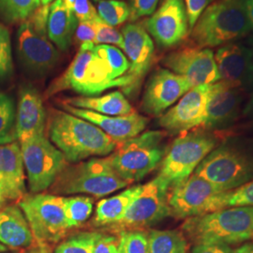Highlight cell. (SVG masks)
Returning <instances> with one entry per match:
<instances>
[{"label": "cell", "mask_w": 253, "mask_h": 253, "mask_svg": "<svg viewBox=\"0 0 253 253\" xmlns=\"http://www.w3.org/2000/svg\"><path fill=\"white\" fill-rule=\"evenodd\" d=\"M49 135L52 143L70 163L106 156L115 150L118 144L100 127L65 112L54 114L49 126Z\"/></svg>", "instance_id": "6da1fadb"}, {"label": "cell", "mask_w": 253, "mask_h": 253, "mask_svg": "<svg viewBox=\"0 0 253 253\" xmlns=\"http://www.w3.org/2000/svg\"><path fill=\"white\" fill-rule=\"evenodd\" d=\"M194 245L239 244L253 240V207L220 209L189 217L182 225Z\"/></svg>", "instance_id": "7a4b0ae2"}, {"label": "cell", "mask_w": 253, "mask_h": 253, "mask_svg": "<svg viewBox=\"0 0 253 253\" xmlns=\"http://www.w3.org/2000/svg\"><path fill=\"white\" fill-rule=\"evenodd\" d=\"M93 42H85L73 58L65 73L48 88V94L59 91H75L84 96H93L113 87H123L128 90L131 81L127 75L119 80L113 78L106 60L95 50Z\"/></svg>", "instance_id": "3957f363"}, {"label": "cell", "mask_w": 253, "mask_h": 253, "mask_svg": "<svg viewBox=\"0 0 253 253\" xmlns=\"http://www.w3.org/2000/svg\"><path fill=\"white\" fill-rule=\"evenodd\" d=\"M251 29L242 0H217L202 13L191 37L197 46L208 48L227 44Z\"/></svg>", "instance_id": "277c9868"}, {"label": "cell", "mask_w": 253, "mask_h": 253, "mask_svg": "<svg viewBox=\"0 0 253 253\" xmlns=\"http://www.w3.org/2000/svg\"><path fill=\"white\" fill-rule=\"evenodd\" d=\"M164 135L162 130H149L117 144L109 159L118 175L129 184L155 170L167 152Z\"/></svg>", "instance_id": "5b68a950"}, {"label": "cell", "mask_w": 253, "mask_h": 253, "mask_svg": "<svg viewBox=\"0 0 253 253\" xmlns=\"http://www.w3.org/2000/svg\"><path fill=\"white\" fill-rule=\"evenodd\" d=\"M49 5H41L29 18L21 23L16 36L17 55L28 73L43 76L59 60L47 31Z\"/></svg>", "instance_id": "8992f818"}, {"label": "cell", "mask_w": 253, "mask_h": 253, "mask_svg": "<svg viewBox=\"0 0 253 253\" xmlns=\"http://www.w3.org/2000/svg\"><path fill=\"white\" fill-rule=\"evenodd\" d=\"M127 185L128 183L115 171L109 157L92 158L86 162L65 168L54 182L53 190L59 194L85 193L102 197Z\"/></svg>", "instance_id": "52a82bcc"}, {"label": "cell", "mask_w": 253, "mask_h": 253, "mask_svg": "<svg viewBox=\"0 0 253 253\" xmlns=\"http://www.w3.org/2000/svg\"><path fill=\"white\" fill-rule=\"evenodd\" d=\"M216 145L217 138L206 131L182 133L165 154L159 176L166 181L170 188L175 186L188 178Z\"/></svg>", "instance_id": "ba28073f"}, {"label": "cell", "mask_w": 253, "mask_h": 253, "mask_svg": "<svg viewBox=\"0 0 253 253\" xmlns=\"http://www.w3.org/2000/svg\"><path fill=\"white\" fill-rule=\"evenodd\" d=\"M194 173L222 191L234 190L253 179V159L231 145L212 150L202 161Z\"/></svg>", "instance_id": "9c48e42d"}, {"label": "cell", "mask_w": 253, "mask_h": 253, "mask_svg": "<svg viewBox=\"0 0 253 253\" xmlns=\"http://www.w3.org/2000/svg\"><path fill=\"white\" fill-rule=\"evenodd\" d=\"M19 207L25 214L33 237L39 244L55 243L69 230L64 211V197L33 193L24 196Z\"/></svg>", "instance_id": "30bf717a"}, {"label": "cell", "mask_w": 253, "mask_h": 253, "mask_svg": "<svg viewBox=\"0 0 253 253\" xmlns=\"http://www.w3.org/2000/svg\"><path fill=\"white\" fill-rule=\"evenodd\" d=\"M19 145L30 191L41 193L53 186L66 168L67 161L62 152L44 134Z\"/></svg>", "instance_id": "8fae6325"}, {"label": "cell", "mask_w": 253, "mask_h": 253, "mask_svg": "<svg viewBox=\"0 0 253 253\" xmlns=\"http://www.w3.org/2000/svg\"><path fill=\"white\" fill-rule=\"evenodd\" d=\"M170 186L161 176L144 185L140 195L127 209L124 217L112 225L115 229L138 230L160 222L168 216L171 210L168 204Z\"/></svg>", "instance_id": "7c38bea8"}, {"label": "cell", "mask_w": 253, "mask_h": 253, "mask_svg": "<svg viewBox=\"0 0 253 253\" xmlns=\"http://www.w3.org/2000/svg\"><path fill=\"white\" fill-rule=\"evenodd\" d=\"M163 64L172 73L185 77L194 86L220 81L213 51L199 46H185L167 54Z\"/></svg>", "instance_id": "4fadbf2b"}, {"label": "cell", "mask_w": 253, "mask_h": 253, "mask_svg": "<svg viewBox=\"0 0 253 253\" xmlns=\"http://www.w3.org/2000/svg\"><path fill=\"white\" fill-rule=\"evenodd\" d=\"M211 84H201L188 91L177 104L159 119L160 126L172 133H185L204 126L207 119L208 97Z\"/></svg>", "instance_id": "5bb4252c"}, {"label": "cell", "mask_w": 253, "mask_h": 253, "mask_svg": "<svg viewBox=\"0 0 253 253\" xmlns=\"http://www.w3.org/2000/svg\"><path fill=\"white\" fill-rule=\"evenodd\" d=\"M192 87L185 77L167 69H159L147 82L142 109L145 114L160 117Z\"/></svg>", "instance_id": "9a60e30c"}, {"label": "cell", "mask_w": 253, "mask_h": 253, "mask_svg": "<svg viewBox=\"0 0 253 253\" xmlns=\"http://www.w3.org/2000/svg\"><path fill=\"white\" fill-rule=\"evenodd\" d=\"M172 188L168 204L171 216L178 218L204 215L208 201L217 193L223 192L221 189L194 172Z\"/></svg>", "instance_id": "2e32d148"}, {"label": "cell", "mask_w": 253, "mask_h": 253, "mask_svg": "<svg viewBox=\"0 0 253 253\" xmlns=\"http://www.w3.org/2000/svg\"><path fill=\"white\" fill-rule=\"evenodd\" d=\"M145 26L161 47L178 45L188 36L190 29L183 0H163Z\"/></svg>", "instance_id": "e0dca14e"}, {"label": "cell", "mask_w": 253, "mask_h": 253, "mask_svg": "<svg viewBox=\"0 0 253 253\" xmlns=\"http://www.w3.org/2000/svg\"><path fill=\"white\" fill-rule=\"evenodd\" d=\"M124 41L123 50L129 62V69L126 75L131 84L126 91L130 93L137 89L149 71L154 57V43L151 37L144 27L138 24H128L122 29Z\"/></svg>", "instance_id": "ac0fdd59"}, {"label": "cell", "mask_w": 253, "mask_h": 253, "mask_svg": "<svg viewBox=\"0 0 253 253\" xmlns=\"http://www.w3.org/2000/svg\"><path fill=\"white\" fill-rule=\"evenodd\" d=\"M220 81L248 90L253 87V52L236 43H227L215 55Z\"/></svg>", "instance_id": "d6986e66"}, {"label": "cell", "mask_w": 253, "mask_h": 253, "mask_svg": "<svg viewBox=\"0 0 253 253\" xmlns=\"http://www.w3.org/2000/svg\"><path fill=\"white\" fill-rule=\"evenodd\" d=\"M63 106L68 113L100 127L118 144L141 134L148 123L147 118L136 112L126 116H105L85 109L75 108L68 104Z\"/></svg>", "instance_id": "ffe728a7"}, {"label": "cell", "mask_w": 253, "mask_h": 253, "mask_svg": "<svg viewBox=\"0 0 253 253\" xmlns=\"http://www.w3.org/2000/svg\"><path fill=\"white\" fill-rule=\"evenodd\" d=\"M46 112L36 88L26 85L19 92L16 110V134L19 144L44 134Z\"/></svg>", "instance_id": "44dd1931"}, {"label": "cell", "mask_w": 253, "mask_h": 253, "mask_svg": "<svg viewBox=\"0 0 253 253\" xmlns=\"http://www.w3.org/2000/svg\"><path fill=\"white\" fill-rule=\"evenodd\" d=\"M242 91L223 81L211 84L204 126L218 128L231 124L238 116L243 100Z\"/></svg>", "instance_id": "7402d4cb"}, {"label": "cell", "mask_w": 253, "mask_h": 253, "mask_svg": "<svg viewBox=\"0 0 253 253\" xmlns=\"http://www.w3.org/2000/svg\"><path fill=\"white\" fill-rule=\"evenodd\" d=\"M0 180L5 199H22L26 195L25 167L17 142L0 145Z\"/></svg>", "instance_id": "603a6c76"}, {"label": "cell", "mask_w": 253, "mask_h": 253, "mask_svg": "<svg viewBox=\"0 0 253 253\" xmlns=\"http://www.w3.org/2000/svg\"><path fill=\"white\" fill-rule=\"evenodd\" d=\"M34 241L22 209L9 206L0 210V244L10 249L29 248Z\"/></svg>", "instance_id": "cb8c5ba5"}, {"label": "cell", "mask_w": 253, "mask_h": 253, "mask_svg": "<svg viewBox=\"0 0 253 253\" xmlns=\"http://www.w3.org/2000/svg\"><path fill=\"white\" fill-rule=\"evenodd\" d=\"M78 26L73 9H69L63 0H54L50 5L47 31L50 41L61 51H68Z\"/></svg>", "instance_id": "d4e9b609"}, {"label": "cell", "mask_w": 253, "mask_h": 253, "mask_svg": "<svg viewBox=\"0 0 253 253\" xmlns=\"http://www.w3.org/2000/svg\"><path fill=\"white\" fill-rule=\"evenodd\" d=\"M75 108L85 109L105 116H126L134 112L132 106L120 91H114L101 97H76L64 101Z\"/></svg>", "instance_id": "484cf974"}, {"label": "cell", "mask_w": 253, "mask_h": 253, "mask_svg": "<svg viewBox=\"0 0 253 253\" xmlns=\"http://www.w3.org/2000/svg\"><path fill=\"white\" fill-rule=\"evenodd\" d=\"M144 185H137L118 195L102 199L96 208L95 222L98 225H114L124 217L127 209L140 195Z\"/></svg>", "instance_id": "4316f807"}, {"label": "cell", "mask_w": 253, "mask_h": 253, "mask_svg": "<svg viewBox=\"0 0 253 253\" xmlns=\"http://www.w3.org/2000/svg\"><path fill=\"white\" fill-rule=\"evenodd\" d=\"M239 207H253V179L236 189L223 191L213 196L208 201L204 214Z\"/></svg>", "instance_id": "83f0119b"}, {"label": "cell", "mask_w": 253, "mask_h": 253, "mask_svg": "<svg viewBox=\"0 0 253 253\" xmlns=\"http://www.w3.org/2000/svg\"><path fill=\"white\" fill-rule=\"evenodd\" d=\"M147 239L149 253H188L187 239L176 230H151Z\"/></svg>", "instance_id": "f1b7e54d"}, {"label": "cell", "mask_w": 253, "mask_h": 253, "mask_svg": "<svg viewBox=\"0 0 253 253\" xmlns=\"http://www.w3.org/2000/svg\"><path fill=\"white\" fill-rule=\"evenodd\" d=\"M16 109L9 95L0 93V145L16 142Z\"/></svg>", "instance_id": "f546056e"}, {"label": "cell", "mask_w": 253, "mask_h": 253, "mask_svg": "<svg viewBox=\"0 0 253 253\" xmlns=\"http://www.w3.org/2000/svg\"><path fill=\"white\" fill-rule=\"evenodd\" d=\"M64 211L68 228L80 226L93 211V199L87 196L64 197Z\"/></svg>", "instance_id": "4dcf8cb0"}, {"label": "cell", "mask_w": 253, "mask_h": 253, "mask_svg": "<svg viewBox=\"0 0 253 253\" xmlns=\"http://www.w3.org/2000/svg\"><path fill=\"white\" fill-rule=\"evenodd\" d=\"M41 4V0H0V16L11 24L23 23Z\"/></svg>", "instance_id": "1f68e13d"}, {"label": "cell", "mask_w": 253, "mask_h": 253, "mask_svg": "<svg viewBox=\"0 0 253 253\" xmlns=\"http://www.w3.org/2000/svg\"><path fill=\"white\" fill-rule=\"evenodd\" d=\"M97 12L104 23L112 27L121 25L129 18L128 5L120 0H100Z\"/></svg>", "instance_id": "d6a6232c"}, {"label": "cell", "mask_w": 253, "mask_h": 253, "mask_svg": "<svg viewBox=\"0 0 253 253\" xmlns=\"http://www.w3.org/2000/svg\"><path fill=\"white\" fill-rule=\"evenodd\" d=\"M99 233L85 232L73 235L57 246L54 253H94Z\"/></svg>", "instance_id": "836d02e7"}, {"label": "cell", "mask_w": 253, "mask_h": 253, "mask_svg": "<svg viewBox=\"0 0 253 253\" xmlns=\"http://www.w3.org/2000/svg\"><path fill=\"white\" fill-rule=\"evenodd\" d=\"M118 244L121 253H149L147 235L140 230L122 231Z\"/></svg>", "instance_id": "e575fe53"}, {"label": "cell", "mask_w": 253, "mask_h": 253, "mask_svg": "<svg viewBox=\"0 0 253 253\" xmlns=\"http://www.w3.org/2000/svg\"><path fill=\"white\" fill-rule=\"evenodd\" d=\"M12 70L13 64L9 29L0 23V80L9 77Z\"/></svg>", "instance_id": "d590c367"}, {"label": "cell", "mask_w": 253, "mask_h": 253, "mask_svg": "<svg viewBox=\"0 0 253 253\" xmlns=\"http://www.w3.org/2000/svg\"><path fill=\"white\" fill-rule=\"evenodd\" d=\"M96 27V38L94 40L95 45L106 44V45L118 46L119 48H124V41L122 34L112 26H109L104 23L98 16L94 20Z\"/></svg>", "instance_id": "8d00e7d4"}, {"label": "cell", "mask_w": 253, "mask_h": 253, "mask_svg": "<svg viewBox=\"0 0 253 253\" xmlns=\"http://www.w3.org/2000/svg\"><path fill=\"white\" fill-rule=\"evenodd\" d=\"M160 0H128L129 22L151 15L155 12Z\"/></svg>", "instance_id": "74e56055"}, {"label": "cell", "mask_w": 253, "mask_h": 253, "mask_svg": "<svg viewBox=\"0 0 253 253\" xmlns=\"http://www.w3.org/2000/svg\"><path fill=\"white\" fill-rule=\"evenodd\" d=\"M213 0H185L186 11L190 30Z\"/></svg>", "instance_id": "f35d334b"}, {"label": "cell", "mask_w": 253, "mask_h": 253, "mask_svg": "<svg viewBox=\"0 0 253 253\" xmlns=\"http://www.w3.org/2000/svg\"><path fill=\"white\" fill-rule=\"evenodd\" d=\"M73 12L78 22L91 21L99 16L97 10L92 6L89 0H75Z\"/></svg>", "instance_id": "ab89813d"}, {"label": "cell", "mask_w": 253, "mask_h": 253, "mask_svg": "<svg viewBox=\"0 0 253 253\" xmlns=\"http://www.w3.org/2000/svg\"><path fill=\"white\" fill-rule=\"evenodd\" d=\"M94 20L78 22V26L75 31V37L81 44L85 42L94 43V40L96 38V27Z\"/></svg>", "instance_id": "60d3db41"}, {"label": "cell", "mask_w": 253, "mask_h": 253, "mask_svg": "<svg viewBox=\"0 0 253 253\" xmlns=\"http://www.w3.org/2000/svg\"><path fill=\"white\" fill-rule=\"evenodd\" d=\"M94 253H121L118 239L115 236L100 234L95 245Z\"/></svg>", "instance_id": "b9f144b4"}, {"label": "cell", "mask_w": 253, "mask_h": 253, "mask_svg": "<svg viewBox=\"0 0 253 253\" xmlns=\"http://www.w3.org/2000/svg\"><path fill=\"white\" fill-rule=\"evenodd\" d=\"M231 246L224 244L195 245L191 253H231Z\"/></svg>", "instance_id": "7bdbcfd3"}, {"label": "cell", "mask_w": 253, "mask_h": 253, "mask_svg": "<svg viewBox=\"0 0 253 253\" xmlns=\"http://www.w3.org/2000/svg\"><path fill=\"white\" fill-rule=\"evenodd\" d=\"M242 2L249 23L251 25V28L253 30V0H242Z\"/></svg>", "instance_id": "ee69618b"}, {"label": "cell", "mask_w": 253, "mask_h": 253, "mask_svg": "<svg viewBox=\"0 0 253 253\" xmlns=\"http://www.w3.org/2000/svg\"><path fill=\"white\" fill-rule=\"evenodd\" d=\"M231 253H253V240L246 242L236 250H233Z\"/></svg>", "instance_id": "f6af8a7d"}, {"label": "cell", "mask_w": 253, "mask_h": 253, "mask_svg": "<svg viewBox=\"0 0 253 253\" xmlns=\"http://www.w3.org/2000/svg\"><path fill=\"white\" fill-rule=\"evenodd\" d=\"M64 4L69 8V9H73L74 7V2L75 0H63Z\"/></svg>", "instance_id": "bcb514c9"}, {"label": "cell", "mask_w": 253, "mask_h": 253, "mask_svg": "<svg viewBox=\"0 0 253 253\" xmlns=\"http://www.w3.org/2000/svg\"><path fill=\"white\" fill-rule=\"evenodd\" d=\"M5 199V196H4V190H3V185H2V182L0 180V206L3 202V200Z\"/></svg>", "instance_id": "7dc6e473"}, {"label": "cell", "mask_w": 253, "mask_h": 253, "mask_svg": "<svg viewBox=\"0 0 253 253\" xmlns=\"http://www.w3.org/2000/svg\"><path fill=\"white\" fill-rule=\"evenodd\" d=\"M248 112H253V97L252 100H251V102H250V104H249V107H248Z\"/></svg>", "instance_id": "c3c4849f"}, {"label": "cell", "mask_w": 253, "mask_h": 253, "mask_svg": "<svg viewBox=\"0 0 253 253\" xmlns=\"http://www.w3.org/2000/svg\"><path fill=\"white\" fill-rule=\"evenodd\" d=\"M7 250H8V248L7 247H5L4 245L0 244V253H5V252H7Z\"/></svg>", "instance_id": "681fc988"}, {"label": "cell", "mask_w": 253, "mask_h": 253, "mask_svg": "<svg viewBox=\"0 0 253 253\" xmlns=\"http://www.w3.org/2000/svg\"><path fill=\"white\" fill-rule=\"evenodd\" d=\"M41 253V249H40V247H39L38 249H34V250H31V251H29V252H27V253Z\"/></svg>", "instance_id": "f907efd6"}, {"label": "cell", "mask_w": 253, "mask_h": 253, "mask_svg": "<svg viewBox=\"0 0 253 253\" xmlns=\"http://www.w3.org/2000/svg\"><path fill=\"white\" fill-rule=\"evenodd\" d=\"M53 1H54V0H41L42 5H49V3L53 2Z\"/></svg>", "instance_id": "816d5d0a"}, {"label": "cell", "mask_w": 253, "mask_h": 253, "mask_svg": "<svg viewBox=\"0 0 253 253\" xmlns=\"http://www.w3.org/2000/svg\"><path fill=\"white\" fill-rule=\"evenodd\" d=\"M94 1H100V0H94Z\"/></svg>", "instance_id": "f5cc1de1"}, {"label": "cell", "mask_w": 253, "mask_h": 253, "mask_svg": "<svg viewBox=\"0 0 253 253\" xmlns=\"http://www.w3.org/2000/svg\"></svg>", "instance_id": "db71d44e"}]
</instances>
